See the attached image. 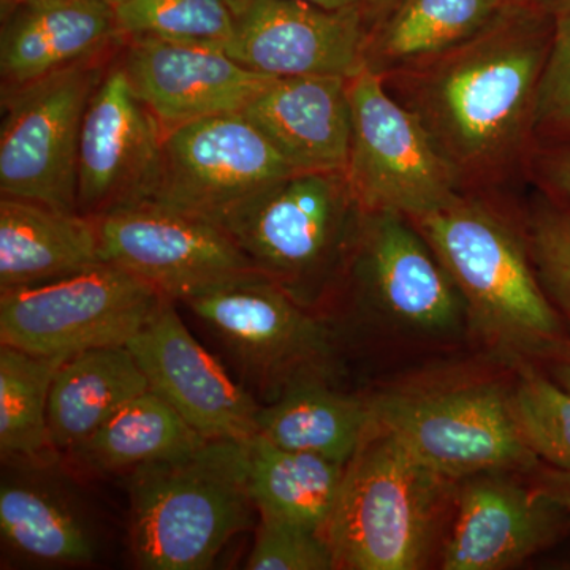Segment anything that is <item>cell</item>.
Instances as JSON below:
<instances>
[{
	"instance_id": "8992f818",
	"label": "cell",
	"mask_w": 570,
	"mask_h": 570,
	"mask_svg": "<svg viewBox=\"0 0 570 570\" xmlns=\"http://www.w3.org/2000/svg\"><path fill=\"white\" fill-rule=\"evenodd\" d=\"M370 401L374 422L445 478L494 469L530 472L540 463L521 441L512 387L497 379L423 382Z\"/></svg>"
},
{
	"instance_id": "7402d4cb",
	"label": "cell",
	"mask_w": 570,
	"mask_h": 570,
	"mask_svg": "<svg viewBox=\"0 0 570 570\" xmlns=\"http://www.w3.org/2000/svg\"><path fill=\"white\" fill-rule=\"evenodd\" d=\"M127 346L89 348L66 358L48 400V431L56 453H69L134 397L148 392Z\"/></svg>"
},
{
	"instance_id": "5b68a950",
	"label": "cell",
	"mask_w": 570,
	"mask_h": 570,
	"mask_svg": "<svg viewBox=\"0 0 570 570\" xmlns=\"http://www.w3.org/2000/svg\"><path fill=\"white\" fill-rule=\"evenodd\" d=\"M362 214L344 171H295L219 227L262 275L309 306L347 268Z\"/></svg>"
},
{
	"instance_id": "9c48e42d",
	"label": "cell",
	"mask_w": 570,
	"mask_h": 570,
	"mask_svg": "<svg viewBox=\"0 0 570 570\" xmlns=\"http://www.w3.org/2000/svg\"><path fill=\"white\" fill-rule=\"evenodd\" d=\"M181 303L273 400L296 382L328 379L335 348L328 326L262 273L213 285Z\"/></svg>"
},
{
	"instance_id": "44dd1931",
	"label": "cell",
	"mask_w": 570,
	"mask_h": 570,
	"mask_svg": "<svg viewBox=\"0 0 570 570\" xmlns=\"http://www.w3.org/2000/svg\"><path fill=\"white\" fill-rule=\"evenodd\" d=\"M102 262L92 217L0 197V292L51 283Z\"/></svg>"
},
{
	"instance_id": "f1b7e54d",
	"label": "cell",
	"mask_w": 570,
	"mask_h": 570,
	"mask_svg": "<svg viewBox=\"0 0 570 570\" xmlns=\"http://www.w3.org/2000/svg\"><path fill=\"white\" fill-rule=\"evenodd\" d=\"M124 39H164L219 45L235 28L225 0H105Z\"/></svg>"
},
{
	"instance_id": "1f68e13d",
	"label": "cell",
	"mask_w": 570,
	"mask_h": 570,
	"mask_svg": "<svg viewBox=\"0 0 570 570\" xmlns=\"http://www.w3.org/2000/svg\"><path fill=\"white\" fill-rule=\"evenodd\" d=\"M255 542L246 568L250 570H330L335 557L324 532L258 513Z\"/></svg>"
},
{
	"instance_id": "b9f144b4",
	"label": "cell",
	"mask_w": 570,
	"mask_h": 570,
	"mask_svg": "<svg viewBox=\"0 0 570 570\" xmlns=\"http://www.w3.org/2000/svg\"><path fill=\"white\" fill-rule=\"evenodd\" d=\"M14 2H18V0H0V9H3V7H9Z\"/></svg>"
},
{
	"instance_id": "4316f807",
	"label": "cell",
	"mask_w": 570,
	"mask_h": 570,
	"mask_svg": "<svg viewBox=\"0 0 570 570\" xmlns=\"http://www.w3.org/2000/svg\"><path fill=\"white\" fill-rule=\"evenodd\" d=\"M204 442L167 401L148 390L124 404L67 455L92 474H118L193 452Z\"/></svg>"
},
{
	"instance_id": "f546056e",
	"label": "cell",
	"mask_w": 570,
	"mask_h": 570,
	"mask_svg": "<svg viewBox=\"0 0 570 570\" xmlns=\"http://www.w3.org/2000/svg\"><path fill=\"white\" fill-rule=\"evenodd\" d=\"M521 441L540 463L570 472V393L538 365L521 363L512 385Z\"/></svg>"
},
{
	"instance_id": "ab89813d",
	"label": "cell",
	"mask_w": 570,
	"mask_h": 570,
	"mask_svg": "<svg viewBox=\"0 0 570 570\" xmlns=\"http://www.w3.org/2000/svg\"><path fill=\"white\" fill-rule=\"evenodd\" d=\"M225 2H227L228 6H230L232 9H234V11H236L239 9V7L243 6V3L246 2V0H225Z\"/></svg>"
},
{
	"instance_id": "ba28073f",
	"label": "cell",
	"mask_w": 570,
	"mask_h": 570,
	"mask_svg": "<svg viewBox=\"0 0 570 570\" xmlns=\"http://www.w3.org/2000/svg\"><path fill=\"white\" fill-rule=\"evenodd\" d=\"M351 141L344 174L363 212L417 217L463 193L422 122L379 75L348 80Z\"/></svg>"
},
{
	"instance_id": "ffe728a7",
	"label": "cell",
	"mask_w": 570,
	"mask_h": 570,
	"mask_svg": "<svg viewBox=\"0 0 570 570\" xmlns=\"http://www.w3.org/2000/svg\"><path fill=\"white\" fill-rule=\"evenodd\" d=\"M348 80L273 77L242 112L294 171H344L351 141Z\"/></svg>"
},
{
	"instance_id": "277c9868",
	"label": "cell",
	"mask_w": 570,
	"mask_h": 570,
	"mask_svg": "<svg viewBox=\"0 0 570 570\" xmlns=\"http://www.w3.org/2000/svg\"><path fill=\"white\" fill-rule=\"evenodd\" d=\"M130 549L146 570L209 569L257 512L246 442L206 441L130 471Z\"/></svg>"
},
{
	"instance_id": "7a4b0ae2",
	"label": "cell",
	"mask_w": 570,
	"mask_h": 570,
	"mask_svg": "<svg viewBox=\"0 0 570 570\" xmlns=\"http://www.w3.org/2000/svg\"><path fill=\"white\" fill-rule=\"evenodd\" d=\"M411 220L463 296L469 330L487 346L540 366L569 340V325L535 275L523 220L489 194L461 193Z\"/></svg>"
},
{
	"instance_id": "83f0119b",
	"label": "cell",
	"mask_w": 570,
	"mask_h": 570,
	"mask_svg": "<svg viewBox=\"0 0 570 570\" xmlns=\"http://www.w3.org/2000/svg\"><path fill=\"white\" fill-rule=\"evenodd\" d=\"M70 355H36L0 346V453L45 469L59 453L48 431V400L59 367Z\"/></svg>"
},
{
	"instance_id": "3957f363",
	"label": "cell",
	"mask_w": 570,
	"mask_h": 570,
	"mask_svg": "<svg viewBox=\"0 0 570 570\" xmlns=\"http://www.w3.org/2000/svg\"><path fill=\"white\" fill-rule=\"evenodd\" d=\"M459 480L371 422L325 528L336 569L420 570L441 560Z\"/></svg>"
},
{
	"instance_id": "7c38bea8",
	"label": "cell",
	"mask_w": 570,
	"mask_h": 570,
	"mask_svg": "<svg viewBox=\"0 0 570 570\" xmlns=\"http://www.w3.org/2000/svg\"><path fill=\"white\" fill-rule=\"evenodd\" d=\"M100 257L181 299L234 277L261 273L219 225L153 204L94 217Z\"/></svg>"
},
{
	"instance_id": "d4e9b609",
	"label": "cell",
	"mask_w": 570,
	"mask_h": 570,
	"mask_svg": "<svg viewBox=\"0 0 570 570\" xmlns=\"http://www.w3.org/2000/svg\"><path fill=\"white\" fill-rule=\"evenodd\" d=\"M31 475L3 479L0 487L3 546L37 564L91 562L96 539L81 510L50 480Z\"/></svg>"
},
{
	"instance_id": "30bf717a",
	"label": "cell",
	"mask_w": 570,
	"mask_h": 570,
	"mask_svg": "<svg viewBox=\"0 0 570 570\" xmlns=\"http://www.w3.org/2000/svg\"><path fill=\"white\" fill-rule=\"evenodd\" d=\"M163 296L102 262L51 283L0 292V343L47 356L127 346Z\"/></svg>"
},
{
	"instance_id": "f35d334b",
	"label": "cell",
	"mask_w": 570,
	"mask_h": 570,
	"mask_svg": "<svg viewBox=\"0 0 570 570\" xmlns=\"http://www.w3.org/2000/svg\"><path fill=\"white\" fill-rule=\"evenodd\" d=\"M534 3L553 18L570 14V0H534Z\"/></svg>"
},
{
	"instance_id": "2e32d148",
	"label": "cell",
	"mask_w": 570,
	"mask_h": 570,
	"mask_svg": "<svg viewBox=\"0 0 570 570\" xmlns=\"http://www.w3.org/2000/svg\"><path fill=\"white\" fill-rule=\"evenodd\" d=\"M164 135L163 126L138 99L116 56L92 94L82 121L78 213L94 219L145 202L156 181Z\"/></svg>"
},
{
	"instance_id": "4dcf8cb0",
	"label": "cell",
	"mask_w": 570,
	"mask_h": 570,
	"mask_svg": "<svg viewBox=\"0 0 570 570\" xmlns=\"http://www.w3.org/2000/svg\"><path fill=\"white\" fill-rule=\"evenodd\" d=\"M521 220L539 283L570 328V206L542 193Z\"/></svg>"
},
{
	"instance_id": "ac0fdd59",
	"label": "cell",
	"mask_w": 570,
	"mask_h": 570,
	"mask_svg": "<svg viewBox=\"0 0 570 570\" xmlns=\"http://www.w3.org/2000/svg\"><path fill=\"white\" fill-rule=\"evenodd\" d=\"M118 59L165 132L242 111L273 78L235 61L219 45L195 41L127 39Z\"/></svg>"
},
{
	"instance_id": "d6986e66",
	"label": "cell",
	"mask_w": 570,
	"mask_h": 570,
	"mask_svg": "<svg viewBox=\"0 0 570 570\" xmlns=\"http://www.w3.org/2000/svg\"><path fill=\"white\" fill-rule=\"evenodd\" d=\"M0 92L121 50L126 41L105 0H18L0 9Z\"/></svg>"
},
{
	"instance_id": "484cf974",
	"label": "cell",
	"mask_w": 570,
	"mask_h": 570,
	"mask_svg": "<svg viewBox=\"0 0 570 570\" xmlns=\"http://www.w3.org/2000/svg\"><path fill=\"white\" fill-rule=\"evenodd\" d=\"M246 452L250 497L257 513L325 532L347 464L277 448L258 434L246 442Z\"/></svg>"
},
{
	"instance_id": "d6a6232c",
	"label": "cell",
	"mask_w": 570,
	"mask_h": 570,
	"mask_svg": "<svg viewBox=\"0 0 570 570\" xmlns=\"http://www.w3.org/2000/svg\"><path fill=\"white\" fill-rule=\"evenodd\" d=\"M535 141L570 138V14L554 18L553 39L534 104Z\"/></svg>"
},
{
	"instance_id": "e0dca14e",
	"label": "cell",
	"mask_w": 570,
	"mask_h": 570,
	"mask_svg": "<svg viewBox=\"0 0 570 570\" xmlns=\"http://www.w3.org/2000/svg\"><path fill=\"white\" fill-rule=\"evenodd\" d=\"M363 9L326 10L303 0H246L224 50L273 77L352 78L365 69Z\"/></svg>"
},
{
	"instance_id": "5bb4252c",
	"label": "cell",
	"mask_w": 570,
	"mask_h": 570,
	"mask_svg": "<svg viewBox=\"0 0 570 570\" xmlns=\"http://www.w3.org/2000/svg\"><path fill=\"white\" fill-rule=\"evenodd\" d=\"M523 471L494 469L459 480L455 513L441 569L515 568L570 530V513L531 482Z\"/></svg>"
},
{
	"instance_id": "52a82bcc",
	"label": "cell",
	"mask_w": 570,
	"mask_h": 570,
	"mask_svg": "<svg viewBox=\"0 0 570 570\" xmlns=\"http://www.w3.org/2000/svg\"><path fill=\"white\" fill-rule=\"evenodd\" d=\"M118 52L0 92V197L78 213L82 121L92 94Z\"/></svg>"
},
{
	"instance_id": "603a6c76",
	"label": "cell",
	"mask_w": 570,
	"mask_h": 570,
	"mask_svg": "<svg viewBox=\"0 0 570 570\" xmlns=\"http://www.w3.org/2000/svg\"><path fill=\"white\" fill-rule=\"evenodd\" d=\"M504 0H397L367 31L365 67L385 78L434 61L494 20Z\"/></svg>"
},
{
	"instance_id": "8fae6325",
	"label": "cell",
	"mask_w": 570,
	"mask_h": 570,
	"mask_svg": "<svg viewBox=\"0 0 570 570\" xmlns=\"http://www.w3.org/2000/svg\"><path fill=\"white\" fill-rule=\"evenodd\" d=\"M295 174L242 111L209 116L164 135L148 198L219 225L228 214Z\"/></svg>"
},
{
	"instance_id": "9a60e30c",
	"label": "cell",
	"mask_w": 570,
	"mask_h": 570,
	"mask_svg": "<svg viewBox=\"0 0 570 570\" xmlns=\"http://www.w3.org/2000/svg\"><path fill=\"white\" fill-rule=\"evenodd\" d=\"M127 348L149 390L206 441L247 442L257 436L261 404L195 340L174 299L160 298Z\"/></svg>"
},
{
	"instance_id": "cb8c5ba5",
	"label": "cell",
	"mask_w": 570,
	"mask_h": 570,
	"mask_svg": "<svg viewBox=\"0 0 570 570\" xmlns=\"http://www.w3.org/2000/svg\"><path fill=\"white\" fill-rule=\"evenodd\" d=\"M371 422L370 400L333 389L328 379L313 377L296 382L258 409L257 434L277 448L347 464Z\"/></svg>"
},
{
	"instance_id": "836d02e7",
	"label": "cell",
	"mask_w": 570,
	"mask_h": 570,
	"mask_svg": "<svg viewBox=\"0 0 570 570\" xmlns=\"http://www.w3.org/2000/svg\"><path fill=\"white\" fill-rule=\"evenodd\" d=\"M527 171L542 193L570 206V138L535 141Z\"/></svg>"
},
{
	"instance_id": "8d00e7d4",
	"label": "cell",
	"mask_w": 570,
	"mask_h": 570,
	"mask_svg": "<svg viewBox=\"0 0 570 570\" xmlns=\"http://www.w3.org/2000/svg\"><path fill=\"white\" fill-rule=\"evenodd\" d=\"M396 3L397 0H365V3H363V13H365L367 28H373V26L381 21Z\"/></svg>"
},
{
	"instance_id": "6da1fadb",
	"label": "cell",
	"mask_w": 570,
	"mask_h": 570,
	"mask_svg": "<svg viewBox=\"0 0 570 570\" xmlns=\"http://www.w3.org/2000/svg\"><path fill=\"white\" fill-rule=\"evenodd\" d=\"M553 29L554 18L535 3H508L460 47L382 78L417 116L463 193L487 194L527 170Z\"/></svg>"
},
{
	"instance_id": "e575fe53",
	"label": "cell",
	"mask_w": 570,
	"mask_h": 570,
	"mask_svg": "<svg viewBox=\"0 0 570 570\" xmlns=\"http://www.w3.org/2000/svg\"><path fill=\"white\" fill-rule=\"evenodd\" d=\"M528 475L543 494L553 499L570 513V472L539 463L528 472Z\"/></svg>"
},
{
	"instance_id": "4fadbf2b",
	"label": "cell",
	"mask_w": 570,
	"mask_h": 570,
	"mask_svg": "<svg viewBox=\"0 0 570 570\" xmlns=\"http://www.w3.org/2000/svg\"><path fill=\"white\" fill-rule=\"evenodd\" d=\"M347 266L366 302L396 328L422 336L469 328L463 296L407 216L363 212Z\"/></svg>"
},
{
	"instance_id": "d590c367",
	"label": "cell",
	"mask_w": 570,
	"mask_h": 570,
	"mask_svg": "<svg viewBox=\"0 0 570 570\" xmlns=\"http://www.w3.org/2000/svg\"><path fill=\"white\" fill-rule=\"evenodd\" d=\"M547 376L570 393V337L553 355L539 366Z\"/></svg>"
},
{
	"instance_id": "60d3db41",
	"label": "cell",
	"mask_w": 570,
	"mask_h": 570,
	"mask_svg": "<svg viewBox=\"0 0 570 570\" xmlns=\"http://www.w3.org/2000/svg\"><path fill=\"white\" fill-rule=\"evenodd\" d=\"M505 3H534V0H504Z\"/></svg>"
},
{
	"instance_id": "74e56055",
	"label": "cell",
	"mask_w": 570,
	"mask_h": 570,
	"mask_svg": "<svg viewBox=\"0 0 570 570\" xmlns=\"http://www.w3.org/2000/svg\"><path fill=\"white\" fill-rule=\"evenodd\" d=\"M326 10L363 9L365 0H303Z\"/></svg>"
}]
</instances>
